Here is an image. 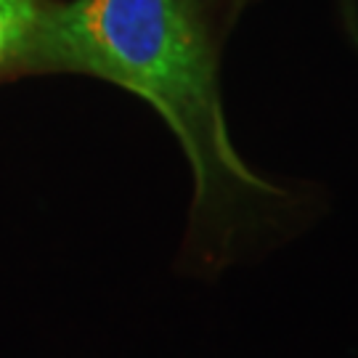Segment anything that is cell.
Segmentation results:
<instances>
[{"mask_svg": "<svg viewBox=\"0 0 358 358\" xmlns=\"http://www.w3.org/2000/svg\"><path fill=\"white\" fill-rule=\"evenodd\" d=\"M43 6L38 0H0V69L32 66Z\"/></svg>", "mask_w": 358, "mask_h": 358, "instance_id": "obj_2", "label": "cell"}, {"mask_svg": "<svg viewBox=\"0 0 358 358\" xmlns=\"http://www.w3.org/2000/svg\"><path fill=\"white\" fill-rule=\"evenodd\" d=\"M32 66L109 80L141 96L183 146L194 176L186 268L213 279L292 231L303 205L234 149L217 59L189 0H72L43 6Z\"/></svg>", "mask_w": 358, "mask_h": 358, "instance_id": "obj_1", "label": "cell"}]
</instances>
